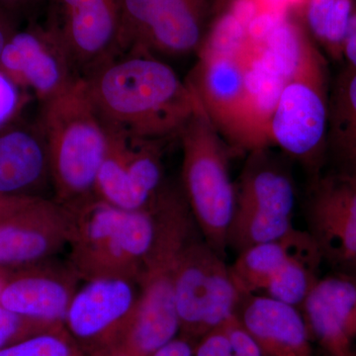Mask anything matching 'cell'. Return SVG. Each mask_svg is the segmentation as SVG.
<instances>
[{
    "instance_id": "e0dca14e",
    "label": "cell",
    "mask_w": 356,
    "mask_h": 356,
    "mask_svg": "<svg viewBox=\"0 0 356 356\" xmlns=\"http://www.w3.org/2000/svg\"><path fill=\"white\" fill-rule=\"evenodd\" d=\"M81 278L69 261L48 259L9 271L0 288V305L49 325H63Z\"/></svg>"
},
{
    "instance_id": "9a60e30c",
    "label": "cell",
    "mask_w": 356,
    "mask_h": 356,
    "mask_svg": "<svg viewBox=\"0 0 356 356\" xmlns=\"http://www.w3.org/2000/svg\"><path fill=\"white\" fill-rule=\"evenodd\" d=\"M70 210L56 200L35 197L0 221V271L16 270L53 259L69 245Z\"/></svg>"
},
{
    "instance_id": "9c48e42d",
    "label": "cell",
    "mask_w": 356,
    "mask_h": 356,
    "mask_svg": "<svg viewBox=\"0 0 356 356\" xmlns=\"http://www.w3.org/2000/svg\"><path fill=\"white\" fill-rule=\"evenodd\" d=\"M216 1L119 0L120 34L115 51L140 50L159 58L197 54Z\"/></svg>"
},
{
    "instance_id": "5b68a950",
    "label": "cell",
    "mask_w": 356,
    "mask_h": 356,
    "mask_svg": "<svg viewBox=\"0 0 356 356\" xmlns=\"http://www.w3.org/2000/svg\"><path fill=\"white\" fill-rule=\"evenodd\" d=\"M178 137L182 147V194L204 241L225 259L236 202L229 165L232 149L200 103Z\"/></svg>"
},
{
    "instance_id": "8fae6325",
    "label": "cell",
    "mask_w": 356,
    "mask_h": 356,
    "mask_svg": "<svg viewBox=\"0 0 356 356\" xmlns=\"http://www.w3.org/2000/svg\"><path fill=\"white\" fill-rule=\"evenodd\" d=\"M139 295V280L134 278L86 280L65 314V331L86 356L117 348L135 314Z\"/></svg>"
},
{
    "instance_id": "1f68e13d",
    "label": "cell",
    "mask_w": 356,
    "mask_h": 356,
    "mask_svg": "<svg viewBox=\"0 0 356 356\" xmlns=\"http://www.w3.org/2000/svg\"><path fill=\"white\" fill-rule=\"evenodd\" d=\"M35 197H0V221L13 214Z\"/></svg>"
},
{
    "instance_id": "d4e9b609",
    "label": "cell",
    "mask_w": 356,
    "mask_h": 356,
    "mask_svg": "<svg viewBox=\"0 0 356 356\" xmlns=\"http://www.w3.org/2000/svg\"><path fill=\"white\" fill-rule=\"evenodd\" d=\"M0 356H86L64 325L51 327L0 350Z\"/></svg>"
},
{
    "instance_id": "7402d4cb",
    "label": "cell",
    "mask_w": 356,
    "mask_h": 356,
    "mask_svg": "<svg viewBox=\"0 0 356 356\" xmlns=\"http://www.w3.org/2000/svg\"><path fill=\"white\" fill-rule=\"evenodd\" d=\"M327 149L337 163V172L356 175V70L348 67L330 95Z\"/></svg>"
},
{
    "instance_id": "277c9868",
    "label": "cell",
    "mask_w": 356,
    "mask_h": 356,
    "mask_svg": "<svg viewBox=\"0 0 356 356\" xmlns=\"http://www.w3.org/2000/svg\"><path fill=\"white\" fill-rule=\"evenodd\" d=\"M67 208L72 216L69 264L81 280H140L156 240L154 211L118 209L96 195Z\"/></svg>"
},
{
    "instance_id": "603a6c76",
    "label": "cell",
    "mask_w": 356,
    "mask_h": 356,
    "mask_svg": "<svg viewBox=\"0 0 356 356\" xmlns=\"http://www.w3.org/2000/svg\"><path fill=\"white\" fill-rule=\"evenodd\" d=\"M356 0H302L301 21L315 43L341 60V49Z\"/></svg>"
},
{
    "instance_id": "f546056e",
    "label": "cell",
    "mask_w": 356,
    "mask_h": 356,
    "mask_svg": "<svg viewBox=\"0 0 356 356\" xmlns=\"http://www.w3.org/2000/svg\"><path fill=\"white\" fill-rule=\"evenodd\" d=\"M194 341L184 336H178L152 356H194Z\"/></svg>"
},
{
    "instance_id": "4316f807",
    "label": "cell",
    "mask_w": 356,
    "mask_h": 356,
    "mask_svg": "<svg viewBox=\"0 0 356 356\" xmlns=\"http://www.w3.org/2000/svg\"><path fill=\"white\" fill-rule=\"evenodd\" d=\"M22 102L20 89L0 72V127L16 118Z\"/></svg>"
},
{
    "instance_id": "30bf717a",
    "label": "cell",
    "mask_w": 356,
    "mask_h": 356,
    "mask_svg": "<svg viewBox=\"0 0 356 356\" xmlns=\"http://www.w3.org/2000/svg\"><path fill=\"white\" fill-rule=\"evenodd\" d=\"M105 129L106 151L96 178L95 195L121 210L153 209L168 187L163 159L166 140Z\"/></svg>"
},
{
    "instance_id": "ac0fdd59",
    "label": "cell",
    "mask_w": 356,
    "mask_h": 356,
    "mask_svg": "<svg viewBox=\"0 0 356 356\" xmlns=\"http://www.w3.org/2000/svg\"><path fill=\"white\" fill-rule=\"evenodd\" d=\"M301 311L311 337L327 355H356V276L334 271L318 278Z\"/></svg>"
},
{
    "instance_id": "ffe728a7",
    "label": "cell",
    "mask_w": 356,
    "mask_h": 356,
    "mask_svg": "<svg viewBox=\"0 0 356 356\" xmlns=\"http://www.w3.org/2000/svg\"><path fill=\"white\" fill-rule=\"evenodd\" d=\"M238 320L266 356H312L311 334L297 307L264 294L242 297Z\"/></svg>"
},
{
    "instance_id": "2e32d148",
    "label": "cell",
    "mask_w": 356,
    "mask_h": 356,
    "mask_svg": "<svg viewBox=\"0 0 356 356\" xmlns=\"http://www.w3.org/2000/svg\"><path fill=\"white\" fill-rule=\"evenodd\" d=\"M0 72L44 102L69 88L79 76L69 56L46 26L17 30L0 55Z\"/></svg>"
},
{
    "instance_id": "7a4b0ae2",
    "label": "cell",
    "mask_w": 356,
    "mask_h": 356,
    "mask_svg": "<svg viewBox=\"0 0 356 356\" xmlns=\"http://www.w3.org/2000/svg\"><path fill=\"white\" fill-rule=\"evenodd\" d=\"M156 235L140 273L137 308L117 348L152 356L180 334L175 307L177 266L196 227L182 191L168 186L154 206Z\"/></svg>"
},
{
    "instance_id": "52a82bcc",
    "label": "cell",
    "mask_w": 356,
    "mask_h": 356,
    "mask_svg": "<svg viewBox=\"0 0 356 356\" xmlns=\"http://www.w3.org/2000/svg\"><path fill=\"white\" fill-rule=\"evenodd\" d=\"M248 154L235 181V210L228 236V248L238 254L282 238L295 229L296 191L291 175L269 149Z\"/></svg>"
},
{
    "instance_id": "5bb4252c",
    "label": "cell",
    "mask_w": 356,
    "mask_h": 356,
    "mask_svg": "<svg viewBox=\"0 0 356 356\" xmlns=\"http://www.w3.org/2000/svg\"><path fill=\"white\" fill-rule=\"evenodd\" d=\"M46 27L83 76L116 51L120 34L119 0H51Z\"/></svg>"
},
{
    "instance_id": "4fadbf2b",
    "label": "cell",
    "mask_w": 356,
    "mask_h": 356,
    "mask_svg": "<svg viewBox=\"0 0 356 356\" xmlns=\"http://www.w3.org/2000/svg\"><path fill=\"white\" fill-rule=\"evenodd\" d=\"M306 219L323 261L334 271L356 276V175L314 177Z\"/></svg>"
},
{
    "instance_id": "f1b7e54d",
    "label": "cell",
    "mask_w": 356,
    "mask_h": 356,
    "mask_svg": "<svg viewBox=\"0 0 356 356\" xmlns=\"http://www.w3.org/2000/svg\"><path fill=\"white\" fill-rule=\"evenodd\" d=\"M341 57L350 69L356 70V4L344 36Z\"/></svg>"
},
{
    "instance_id": "e575fe53",
    "label": "cell",
    "mask_w": 356,
    "mask_h": 356,
    "mask_svg": "<svg viewBox=\"0 0 356 356\" xmlns=\"http://www.w3.org/2000/svg\"><path fill=\"white\" fill-rule=\"evenodd\" d=\"M355 356H356V355Z\"/></svg>"
},
{
    "instance_id": "484cf974",
    "label": "cell",
    "mask_w": 356,
    "mask_h": 356,
    "mask_svg": "<svg viewBox=\"0 0 356 356\" xmlns=\"http://www.w3.org/2000/svg\"><path fill=\"white\" fill-rule=\"evenodd\" d=\"M63 325H49L18 315L0 305V350L51 327Z\"/></svg>"
},
{
    "instance_id": "3957f363",
    "label": "cell",
    "mask_w": 356,
    "mask_h": 356,
    "mask_svg": "<svg viewBox=\"0 0 356 356\" xmlns=\"http://www.w3.org/2000/svg\"><path fill=\"white\" fill-rule=\"evenodd\" d=\"M38 122L48 147L54 200L72 207L95 196L107 135L83 77L42 102Z\"/></svg>"
},
{
    "instance_id": "7c38bea8",
    "label": "cell",
    "mask_w": 356,
    "mask_h": 356,
    "mask_svg": "<svg viewBox=\"0 0 356 356\" xmlns=\"http://www.w3.org/2000/svg\"><path fill=\"white\" fill-rule=\"evenodd\" d=\"M185 79L232 152L250 151L247 65L242 54L198 51Z\"/></svg>"
},
{
    "instance_id": "cb8c5ba5",
    "label": "cell",
    "mask_w": 356,
    "mask_h": 356,
    "mask_svg": "<svg viewBox=\"0 0 356 356\" xmlns=\"http://www.w3.org/2000/svg\"><path fill=\"white\" fill-rule=\"evenodd\" d=\"M323 257L317 245L291 257L267 281L261 294L297 307L301 310L316 284Z\"/></svg>"
},
{
    "instance_id": "d6986e66",
    "label": "cell",
    "mask_w": 356,
    "mask_h": 356,
    "mask_svg": "<svg viewBox=\"0 0 356 356\" xmlns=\"http://www.w3.org/2000/svg\"><path fill=\"white\" fill-rule=\"evenodd\" d=\"M51 186L46 138L37 123L14 120L0 127V197H44Z\"/></svg>"
},
{
    "instance_id": "83f0119b",
    "label": "cell",
    "mask_w": 356,
    "mask_h": 356,
    "mask_svg": "<svg viewBox=\"0 0 356 356\" xmlns=\"http://www.w3.org/2000/svg\"><path fill=\"white\" fill-rule=\"evenodd\" d=\"M194 356H236L222 327L205 334L194 343Z\"/></svg>"
},
{
    "instance_id": "836d02e7",
    "label": "cell",
    "mask_w": 356,
    "mask_h": 356,
    "mask_svg": "<svg viewBox=\"0 0 356 356\" xmlns=\"http://www.w3.org/2000/svg\"><path fill=\"white\" fill-rule=\"evenodd\" d=\"M300 3H301V2H300Z\"/></svg>"
},
{
    "instance_id": "6da1fadb",
    "label": "cell",
    "mask_w": 356,
    "mask_h": 356,
    "mask_svg": "<svg viewBox=\"0 0 356 356\" xmlns=\"http://www.w3.org/2000/svg\"><path fill=\"white\" fill-rule=\"evenodd\" d=\"M83 77L103 125L144 139L178 136L199 106L186 81L147 51H115Z\"/></svg>"
},
{
    "instance_id": "8992f818",
    "label": "cell",
    "mask_w": 356,
    "mask_h": 356,
    "mask_svg": "<svg viewBox=\"0 0 356 356\" xmlns=\"http://www.w3.org/2000/svg\"><path fill=\"white\" fill-rule=\"evenodd\" d=\"M329 95L325 58L307 33L276 103L269 140L270 147H280L314 177L318 175L327 151Z\"/></svg>"
},
{
    "instance_id": "44dd1931",
    "label": "cell",
    "mask_w": 356,
    "mask_h": 356,
    "mask_svg": "<svg viewBox=\"0 0 356 356\" xmlns=\"http://www.w3.org/2000/svg\"><path fill=\"white\" fill-rule=\"evenodd\" d=\"M315 245L308 231L294 229L277 240L243 250L229 266L236 287L243 296L261 294L267 281L285 262Z\"/></svg>"
},
{
    "instance_id": "d6a6232c",
    "label": "cell",
    "mask_w": 356,
    "mask_h": 356,
    "mask_svg": "<svg viewBox=\"0 0 356 356\" xmlns=\"http://www.w3.org/2000/svg\"><path fill=\"white\" fill-rule=\"evenodd\" d=\"M33 0H0V7L14 14V11L27 6Z\"/></svg>"
},
{
    "instance_id": "4dcf8cb0",
    "label": "cell",
    "mask_w": 356,
    "mask_h": 356,
    "mask_svg": "<svg viewBox=\"0 0 356 356\" xmlns=\"http://www.w3.org/2000/svg\"><path fill=\"white\" fill-rule=\"evenodd\" d=\"M17 30L14 14L0 7V55L8 40Z\"/></svg>"
},
{
    "instance_id": "ba28073f",
    "label": "cell",
    "mask_w": 356,
    "mask_h": 356,
    "mask_svg": "<svg viewBox=\"0 0 356 356\" xmlns=\"http://www.w3.org/2000/svg\"><path fill=\"white\" fill-rule=\"evenodd\" d=\"M243 295L229 266L205 241L192 236L175 276V299L180 336L196 343L236 315Z\"/></svg>"
}]
</instances>
